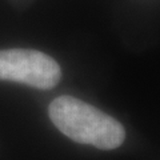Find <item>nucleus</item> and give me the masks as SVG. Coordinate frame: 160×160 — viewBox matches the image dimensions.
I'll return each instance as SVG.
<instances>
[{"label":"nucleus","instance_id":"f257e3e1","mask_svg":"<svg viewBox=\"0 0 160 160\" xmlns=\"http://www.w3.org/2000/svg\"><path fill=\"white\" fill-rule=\"evenodd\" d=\"M48 113L55 127L73 142L115 149L126 139V131L116 119L76 98H56L49 104Z\"/></svg>","mask_w":160,"mask_h":160},{"label":"nucleus","instance_id":"f03ea898","mask_svg":"<svg viewBox=\"0 0 160 160\" xmlns=\"http://www.w3.org/2000/svg\"><path fill=\"white\" fill-rule=\"evenodd\" d=\"M59 64L35 49L0 51V80H11L39 89H51L60 82Z\"/></svg>","mask_w":160,"mask_h":160}]
</instances>
